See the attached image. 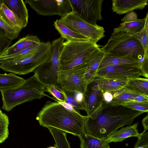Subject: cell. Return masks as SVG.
<instances>
[{"label": "cell", "mask_w": 148, "mask_h": 148, "mask_svg": "<svg viewBox=\"0 0 148 148\" xmlns=\"http://www.w3.org/2000/svg\"><path fill=\"white\" fill-rule=\"evenodd\" d=\"M143 112L123 105H113L103 100L101 106L87 116L85 132L95 137L106 139L111 133L126 125H130Z\"/></svg>", "instance_id": "1"}, {"label": "cell", "mask_w": 148, "mask_h": 148, "mask_svg": "<svg viewBox=\"0 0 148 148\" xmlns=\"http://www.w3.org/2000/svg\"><path fill=\"white\" fill-rule=\"evenodd\" d=\"M47 101L36 119L40 125L52 127L79 136L85 133L87 116L81 115L64 103Z\"/></svg>", "instance_id": "2"}, {"label": "cell", "mask_w": 148, "mask_h": 148, "mask_svg": "<svg viewBox=\"0 0 148 148\" xmlns=\"http://www.w3.org/2000/svg\"><path fill=\"white\" fill-rule=\"evenodd\" d=\"M45 90V87L34 75L16 87L0 90L3 102L2 108L9 111L25 102L40 99L46 96Z\"/></svg>", "instance_id": "3"}, {"label": "cell", "mask_w": 148, "mask_h": 148, "mask_svg": "<svg viewBox=\"0 0 148 148\" xmlns=\"http://www.w3.org/2000/svg\"><path fill=\"white\" fill-rule=\"evenodd\" d=\"M52 52L51 44L45 42L33 52L16 59L0 61V68L5 71L20 75L34 71L49 59Z\"/></svg>", "instance_id": "4"}, {"label": "cell", "mask_w": 148, "mask_h": 148, "mask_svg": "<svg viewBox=\"0 0 148 148\" xmlns=\"http://www.w3.org/2000/svg\"><path fill=\"white\" fill-rule=\"evenodd\" d=\"M101 49L109 55L131 57L139 64L144 57V50L140 42L130 34L124 32H113L107 44Z\"/></svg>", "instance_id": "5"}, {"label": "cell", "mask_w": 148, "mask_h": 148, "mask_svg": "<svg viewBox=\"0 0 148 148\" xmlns=\"http://www.w3.org/2000/svg\"><path fill=\"white\" fill-rule=\"evenodd\" d=\"M63 46L60 58V70L72 69L86 63L89 55L101 46L90 40L66 41Z\"/></svg>", "instance_id": "6"}, {"label": "cell", "mask_w": 148, "mask_h": 148, "mask_svg": "<svg viewBox=\"0 0 148 148\" xmlns=\"http://www.w3.org/2000/svg\"><path fill=\"white\" fill-rule=\"evenodd\" d=\"M64 39L61 36L52 42L51 53L49 59L34 71V75L45 88L52 86L59 89L57 79L60 70V56Z\"/></svg>", "instance_id": "7"}, {"label": "cell", "mask_w": 148, "mask_h": 148, "mask_svg": "<svg viewBox=\"0 0 148 148\" xmlns=\"http://www.w3.org/2000/svg\"><path fill=\"white\" fill-rule=\"evenodd\" d=\"M87 69V65L85 63L72 69L60 70L57 79L59 90L84 94L88 84L85 78Z\"/></svg>", "instance_id": "8"}, {"label": "cell", "mask_w": 148, "mask_h": 148, "mask_svg": "<svg viewBox=\"0 0 148 148\" xmlns=\"http://www.w3.org/2000/svg\"><path fill=\"white\" fill-rule=\"evenodd\" d=\"M59 20L73 30L96 43L105 36L103 27L87 22L74 12L72 11Z\"/></svg>", "instance_id": "9"}, {"label": "cell", "mask_w": 148, "mask_h": 148, "mask_svg": "<svg viewBox=\"0 0 148 148\" xmlns=\"http://www.w3.org/2000/svg\"><path fill=\"white\" fill-rule=\"evenodd\" d=\"M72 11L82 19L93 25L103 19L101 15L103 0H69Z\"/></svg>", "instance_id": "10"}, {"label": "cell", "mask_w": 148, "mask_h": 148, "mask_svg": "<svg viewBox=\"0 0 148 148\" xmlns=\"http://www.w3.org/2000/svg\"><path fill=\"white\" fill-rule=\"evenodd\" d=\"M24 2L38 14L44 16L57 15L62 17L72 11L69 0H25Z\"/></svg>", "instance_id": "11"}, {"label": "cell", "mask_w": 148, "mask_h": 148, "mask_svg": "<svg viewBox=\"0 0 148 148\" xmlns=\"http://www.w3.org/2000/svg\"><path fill=\"white\" fill-rule=\"evenodd\" d=\"M142 76L140 67L126 65L109 66L98 70L95 77L106 79L128 80Z\"/></svg>", "instance_id": "12"}, {"label": "cell", "mask_w": 148, "mask_h": 148, "mask_svg": "<svg viewBox=\"0 0 148 148\" xmlns=\"http://www.w3.org/2000/svg\"><path fill=\"white\" fill-rule=\"evenodd\" d=\"M103 94L96 83L92 81L88 84L84 94V103L87 116L91 115L101 106L103 101Z\"/></svg>", "instance_id": "13"}, {"label": "cell", "mask_w": 148, "mask_h": 148, "mask_svg": "<svg viewBox=\"0 0 148 148\" xmlns=\"http://www.w3.org/2000/svg\"><path fill=\"white\" fill-rule=\"evenodd\" d=\"M106 54L99 47L94 50L88 56L86 62L87 69L85 75L88 84L91 82L95 77L99 65Z\"/></svg>", "instance_id": "14"}, {"label": "cell", "mask_w": 148, "mask_h": 148, "mask_svg": "<svg viewBox=\"0 0 148 148\" xmlns=\"http://www.w3.org/2000/svg\"><path fill=\"white\" fill-rule=\"evenodd\" d=\"M112 11L119 15L136 10H142L147 4L148 0H112Z\"/></svg>", "instance_id": "15"}, {"label": "cell", "mask_w": 148, "mask_h": 148, "mask_svg": "<svg viewBox=\"0 0 148 148\" xmlns=\"http://www.w3.org/2000/svg\"><path fill=\"white\" fill-rule=\"evenodd\" d=\"M22 24L23 28L28 23L29 15L25 3L22 0H2Z\"/></svg>", "instance_id": "16"}, {"label": "cell", "mask_w": 148, "mask_h": 148, "mask_svg": "<svg viewBox=\"0 0 148 148\" xmlns=\"http://www.w3.org/2000/svg\"><path fill=\"white\" fill-rule=\"evenodd\" d=\"M40 42L37 36L27 35L20 38L15 43L7 48L0 56V60L6 56L17 53Z\"/></svg>", "instance_id": "17"}, {"label": "cell", "mask_w": 148, "mask_h": 148, "mask_svg": "<svg viewBox=\"0 0 148 148\" xmlns=\"http://www.w3.org/2000/svg\"><path fill=\"white\" fill-rule=\"evenodd\" d=\"M138 123L133 125L128 126L122 127L120 130H116L110 134L106 139V141L108 144L112 142H122L127 138L131 137L140 138L141 133H138L137 127Z\"/></svg>", "instance_id": "18"}, {"label": "cell", "mask_w": 148, "mask_h": 148, "mask_svg": "<svg viewBox=\"0 0 148 148\" xmlns=\"http://www.w3.org/2000/svg\"><path fill=\"white\" fill-rule=\"evenodd\" d=\"M115 65L140 67L138 61L131 57L116 56L106 54L99 65L98 70L107 66Z\"/></svg>", "instance_id": "19"}, {"label": "cell", "mask_w": 148, "mask_h": 148, "mask_svg": "<svg viewBox=\"0 0 148 148\" xmlns=\"http://www.w3.org/2000/svg\"><path fill=\"white\" fill-rule=\"evenodd\" d=\"M110 92L113 96V99L110 103L113 105H120L133 101L137 96L142 95L126 85L119 90Z\"/></svg>", "instance_id": "20"}, {"label": "cell", "mask_w": 148, "mask_h": 148, "mask_svg": "<svg viewBox=\"0 0 148 148\" xmlns=\"http://www.w3.org/2000/svg\"><path fill=\"white\" fill-rule=\"evenodd\" d=\"M128 81L108 79L95 77L92 81L97 84L104 93L107 92L116 91L126 86Z\"/></svg>", "instance_id": "21"}, {"label": "cell", "mask_w": 148, "mask_h": 148, "mask_svg": "<svg viewBox=\"0 0 148 148\" xmlns=\"http://www.w3.org/2000/svg\"><path fill=\"white\" fill-rule=\"evenodd\" d=\"M53 25L61 37L66 41H84L89 40L84 36L74 31L62 23L59 20L54 22Z\"/></svg>", "instance_id": "22"}, {"label": "cell", "mask_w": 148, "mask_h": 148, "mask_svg": "<svg viewBox=\"0 0 148 148\" xmlns=\"http://www.w3.org/2000/svg\"><path fill=\"white\" fill-rule=\"evenodd\" d=\"M0 17L7 24L20 33L23 27L13 13L0 0Z\"/></svg>", "instance_id": "23"}, {"label": "cell", "mask_w": 148, "mask_h": 148, "mask_svg": "<svg viewBox=\"0 0 148 148\" xmlns=\"http://www.w3.org/2000/svg\"><path fill=\"white\" fill-rule=\"evenodd\" d=\"M80 140V148H109L106 139L99 138L85 132L78 136Z\"/></svg>", "instance_id": "24"}, {"label": "cell", "mask_w": 148, "mask_h": 148, "mask_svg": "<svg viewBox=\"0 0 148 148\" xmlns=\"http://www.w3.org/2000/svg\"><path fill=\"white\" fill-rule=\"evenodd\" d=\"M24 79L14 73L0 74V90H5L16 87L22 84Z\"/></svg>", "instance_id": "25"}, {"label": "cell", "mask_w": 148, "mask_h": 148, "mask_svg": "<svg viewBox=\"0 0 148 148\" xmlns=\"http://www.w3.org/2000/svg\"><path fill=\"white\" fill-rule=\"evenodd\" d=\"M146 18L130 23H122L113 29L114 32H124L130 34L137 33L141 30L144 26Z\"/></svg>", "instance_id": "26"}, {"label": "cell", "mask_w": 148, "mask_h": 148, "mask_svg": "<svg viewBox=\"0 0 148 148\" xmlns=\"http://www.w3.org/2000/svg\"><path fill=\"white\" fill-rule=\"evenodd\" d=\"M126 86L140 94L148 96V79L140 77L128 80Z\"/></svg>", "instance_id": "27"}, {"label": "cell", "mask_w": 148, "mask_h": 148, "mask_svg": "<svg viewBox=\"0 0 148 148\" xmlns=\"http://www.w3.org/2000/svg\"><path fill=\"white\" fill-rule=\"evenodd\" d=\"M47 128L53 137L57 148H71L66 138V132L55 128Z\"/></svg>", "instance_id": "28"}, {"label": "cell", "mask_w": 148, "mask_h": 148, "mask_svg": "<svg viewBox=\"0 0 148 148\" xmlns=\"http://www.w3.org/2000/svg\"><path fill=\"white\" fill-rule=\"evenodd\" d=\"M9 124L8 116L0 110V143L5 141L8 137Z\"/></svg>", "instance_id": "29"}, {"label": "cell", "mask_w": 148, "mask_h": 148, "mask_svg": "<svg viewBox=\"0 0 148 148\" xmlns=\"http://www.w3.org/2000/svg\"><path fill=\"white\" fill-rule=\"evenodd\" d=\"M19 33L6 23L0 17V35L12 41L16 39Z\"/></svg>", "instance_id": "30"}, {"label": "cell", "mask_w": 148, "mask_h": 148, "mask_svg": "<svg viewBox=\"0 0 148 148\" xmlns=\"http://www.w3.org/2000/svg\"><path fill=\"white\" fill-rule=\"evenodd\" d=\"M64 93L65 97L66 103L70 106L76 111L79 112V110H85L84 104L79 102L75 97L74 92L60 90Z\"/></svg>", "instance_id": "31"}, {"label": "cell", "mask_w": 148, "mask_h": 148, "mask_svg": "<svg viewBox=\"0 0 148 148\" xmlns=\"http://www.w3.org/2000/svg\"><path fill=\"white\" fill-rule=\"evenodd\" d=\"M45 42H41L32 47L26 49L17 53L6 56L0 60H10L17 58L27 55L34 51L38 48L43 45Z\"/></svg>", "instance_id": "32"}, {"label": "cell", "mask_w": 148, "mask_h": 148, "mask_svg": "<svg viewBox=\"0 0 148 148\" xmlns=\"http://www.w3.org/2000/svg\"><path fill=\"white\" fill-rule=\"evenodd\" d=\"M136 38L141 44L144 51V56L148 54V32L145 26L139 32L131 34Z\"/></svg>", "instance_id": "33"}, {"label": "cell", "mask_w": 148, "mask_h": 148, "mask_svg": "<svg viewBox=\"0 0 148 148\" xmlns=\"http://www.w3.org/2000/svg\"><path fill=\"white\" fill-rule=\"evenodd\" d=\"M121 105L134 110L143 112H148V102L130 101L124 103Z\"/></svg>", "instance_id": "34"}, {"label": "cell", "mask_w": 148, "mask_h": 148, "mask_svg": "<svg viewBox=\"0 0 148 148\" xmlns=\"http://www.w3.org/2000/svg\"><path fill=\"white\" fill-rule=\"evenodd\" d=\"M45 91L52 95L59 102H65V96L62 91H59L57 88L51 86L45 87Z\"/></svg>", "instance_id": "35"}, {"label": "cell", "mask_w": 148, "mask_h": 148, "mask_svg": "<svg viewBox=\"0 0 148 148\" xmlns=\"http://www.w3.org/2000/svg\"><path fill=\"white\" fill-rule=\"evenodd\" d=\"M144 130L140 138L138 139L134 148H148V132Z\"/></svg>", "instance_id": "36"}, {"label": "cell", "mask_w": 148, "mask_h": 148, "mask_svg": "<svg viewBox=\"0 0 148 148\" xmlns=\"http://www.w3.org/2000/svg\"><path fill=\"white\" fill-rule=\"evenodd\" d=\"M140 69L142 76L148 79V54L144 56L143 59L140 63Z\"/></svg>", "instance_id": "37"}, {"label": "cell", "mask_w": 148, "mask_h": 148, "mask_svg": "<svg viewBox=\"0 0 148 148\" xmlns=\"http://www.w3.org/2000/svg\"><path fill=\"white\" fill-rule=\"evenodd\" d=\"M139 19L138 18L136 13L134 10H132L126 13L125 16L121 19V21L123 23H128L137 21Z\"/></svg>", "instance_id": "38"}, {"label": "cell", "mask_w": 148, "mask_h": 148, "mask_svg": "<svg viewBox=\"0 0 148 148\" xmlns=\"http://www.w3.org/2000/svg\"><path fill=\"white\" fill-rule=\"evenodd\" d=\"M12 41L0 35V56L8 48Z\"/></svg>", "instance_id": "39"}, {"label": "cell", "mask_w": 148, "mask_h": 148, "mask_svg": "<svg viewBox=\"0 0 148 148\" xmlns=\"http://www.w3.org/2000/svg\"><path fill=\"white\" fill-rule=\"evenodd\" d=\"M103 100L107 103H110L113 99V96L110 92H106L103 94Z\"/></svg>", "instance_id": "40"}, {"label": "cell", "mask_w": 148, "mask_h": 148, "mask_svg": "<svg viewBox=\"0 0 148 148\" xmlns=\"http://www.w3.org/2000/svg\"><path fill=\"white\" fill-rule=\"evenodd\" d=\"M140 102H148V96L140 95L137 96L134 101Z\"/></svg>", "instance_id": "41"}, {"label": "cell", "mask_w": 148, "mask_h": 148, "mask_svg": "<svg viewBox=\"0 0 148 148\" xmlns=\"http://www.w3.org/2000/svg\"><path fill=\"white\" fill-rule=\"evenodd\" d=\"M143 126L144 128V130L146 131L148 129V115L144 118L142 121Z\"/></svg>", "instance_id": "42"}, {"label": "cell", "mask_w": 148, "mask_h": 148, "mask_svg": "<svg viewBox=\"0 0 148 148\" xmlns=\"http://www.w3.org/2000/svg\"><path fill=\"white\" fill-rule=\"evenodd\" d=\"M54 145H55V146H54V147L51 146V147H47V148H57V147L56 146V145L55 144Z\"/></svg>", "instance_id": "43"}, {"label": "cell", "mask_w": 148, "mask_h": 148, "mask_svg": "<svg viewBox=\"0 0 148 148\" xmlns=\"http://www.w3.org/2000/svg\"></svg>", "instance_id": "44"}]
</instances>
